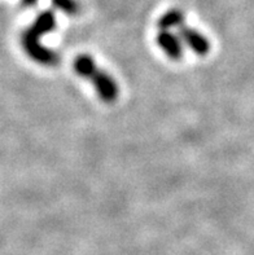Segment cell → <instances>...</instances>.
I'll list each match as a JSON object with an SVG mask.
<instances>
[{
    "instance_id": "cell-1",
    "label": "cell",
    "mask_w": 254,
    "mask_h": 255,
    "mask_svg": "<svg viewBox=\"0 0 254 255\" xmlns=\"http://www.w3.org/2000/svg\"><path fill=\"white\" fill-rule=\"evenodd\" d=\"M56 26V18L53 12H43L39 14L35 22L23 32L22 45L23 49L34 61L42 65H56L58 64V56L51 49H47L40 44V38L44 34L52 31Z\"/></svg>"
},
{
    "instance_id": "cell-2",
    "label": "cell",
    "mask_w": 254,
    "mask_h": 255,
    "mask_svg": "<svg viewBox=\"0 0 254 255\" xmlns=\"http://www.w3.org/2000/svg\"><path fill=\"white\" fill-rule=\"evenodd\" d=\"M74 70L78 75L87 78L96 88L97 95L105 103H113L118 97V86L110 75L100 70L90 56L81 55L75 58Z\"/></svg>"
},
{
    "instance_id": "cell-3",
    "label": "cell",
    "mask_w": 254,
    "mask_h": 255,
    "mask_svg": "<svg viewBox=\"0 0 254 255\" xmlns=\"http://www.w3.org/2000/svg\"><path fill=\"white\" fill-rule=\"evenodd\" d=\"M179 35L184 43H186L195 53L200 56H205L210 51V43L209 40L200 34L197 30L192 29L190 26L182 25L179 27Z\"/></svg>"
},
{
    "instance_id": "cell-4",
    "label": "cell",
    "mask_w": 254,
    "mask_h": 255,
    "mask_svg": "<svg viewBox=\"0 0 254 255\" xmlns=\"http://www.w3.org/2000/svg\"><path fill=\"white\" fill-rule=\"evenodd\" d=\"M157 43L161 47L162 51L166 53L170 58L178 61L182 58L183 55V49H182V44H180L179 39L175 35H173L168 30H162L157 36Z\"/></svg>"
},
{
    "instance_id": "cell-5",
    "label": "cell",
    "mask_w": 254,
    "mask_h": 255,
    "mask_svg": "<svg viewBox=\"0 0 254 255\" xmlns=\"http://www.w3.org/2000/svg\"><path fill=\"white\" fill-rule=\"evenodd\" d=\"M184 22V16L182 10L179 9H171L169 12H166L164 16L160 18L158 21V26L161 30H170L174 27H178L179 29L180 26L183 25Z\"/></svg>"
},
{
    "instance_id": "cell-6",
    "label": "cell",
    "mask_w": 254,
    "mask_h": 255,
    "mask_svg": "<svg viewBox=\"0 0 254 255\" xmlns=\"http://www.w3.org/2000/svg\"><path fill=\"white\" fill-rule=\"evenodd\" d=\"M52 3L56 8L68 13V14H75L78 12V4L74 0H52Z\"/></svg>"
},
{
    "instance_id": "cell-7",
    "label": "cell",
    "mask_w": 254,
    "mask_h": 255,
    "mask_svg": "<svg viewBox=\"0 0 254 255\" xmlns=\"http://www.w3.org/2000/svg\"><path fill=\"white\" fill-rule=\"evenodd\" d=\"M38 0H23L22 3L23 5H32V4H35Z\"/></svg>"
}]
</instances>
